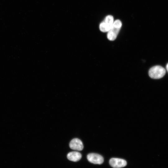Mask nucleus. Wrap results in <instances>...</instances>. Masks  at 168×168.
Wrapping results in <instances>:
<instances>
[{
  "label": "nucleus",
  "instance_id": "f257e3e1",
  "mask_svg": "<svg viewBox=\"0 0 168 168\" xmlns=\"http://www.w3.org/2000/svg\"><path fill=\"white\" fill-rule=\"evenodd\" d=\"M122 26V23L120 20H116L114 22L107 34V38L109 40L113 41L116 39Z\"/></svg>",
  "mask_w": 168,
  "mask_h": 168
},
{
  "label": "nucleus",
  "instance_id": "f03ea898",
  "mask_svg": "<svg viewBox=\"0 0 168 168\" xmlns=\"http://www.w3.org/2000/svg\"><path fill=\"white\" fill-rule=\"evenodd\" d=\"M166 71L163 67L159 66H154L150 69L149 71V76L152 79H160L165 75Z\"/></svg>",
  "mask_w": 168,
  "mask_h": 168
},
{
  "label": "nucleus",
  "instance_id": "7ed1b4c3",
  "mask_svg": "<svg viewBox=\"0 0 168 168\" xmlns=\"http://www.w3.org/2000/svg\"><path fill=\"white\" fill-rule=\"evenodd\" d=\"M114 22L113 17L111 15L108 16L100 24V30L103 33L108 32L112 27Z\"/></svg>",
  "mask_w": 168,
  "mask_h": 168
},
{
  "label": "nucleus",
  "instance_id": "20e7f679",
  "mask_svg": "<svg viewBox=\"0 0 168 168\" xmlns=\"http://www.w3.org/2000/svg\"><path fill=\"white\" fill-rule=\"evenodd\" d=\"M88 160L90 162L94 164H101L104 162V158L101 155L95 153L89 154L87 156Z\"/></svg>",
  "mask_w": 168,
  "mask_h": 168
},
{
  "label": "nucleus",
  "instance_id": "39448f33",
  "mask_svg": "<svg viewBox=\"0 0 168 168\" xmlns=\"http://www.w3.org/2000/svg\"><path fill=\"white\" fill-rule=\"evenodd\" d=\"M110 165L114 168H120L126 166V161L123 159L113 158L109 161Z\"/></svg>",
  "mask_w": 168,
  "mask_h": 168
},
{
  "label": "nucleus",
  "instance_id": "423d86ee",
  "mask_svg": "<svg viewBox=\"0 0 168 168\" xmlns=\"http://www.w3.org/2000/svg\"><path fill=\"white\" fill-rule=\"evenodd\" d=\"M69 145L71 149L77 151H81L84 148L82 141L78 138H75L72 140Z\"/></svg>",
  "mask_w": 168,
  "mask_h": 168
},
{
  "label": "nucleus",
  "instance_id": "0eeeda50",
  "mask_svg": "<svg viewBox=\"0 0 168 168\" xmlns=\"http://www.w3.org/2000/svg\"><path fill=\"white\" fill-rule=\"evenodd\" d=\"M82 157L81 154L76 151L70 152L67 155V157L69 160L74 162L80 160Z\"/></svg>",
  "mask_w": 168,
  "mask_h": 168
},
{
  "label": "nucleus",
  "instance_id": "6e6552de",
  "mask_svg": "<svg viewBox=\"0 0 168 168\" xmlns=\"http://www.w3.org/2000/svg\"><path fill=\"white\" fill-rule=\"evenodd\" d=\"M166 69L167 70L168 72V63H167V64L166 66Z\"/></svg>",
  "mask_w": 168,
  "mask_h": 168
}]
</instances>
